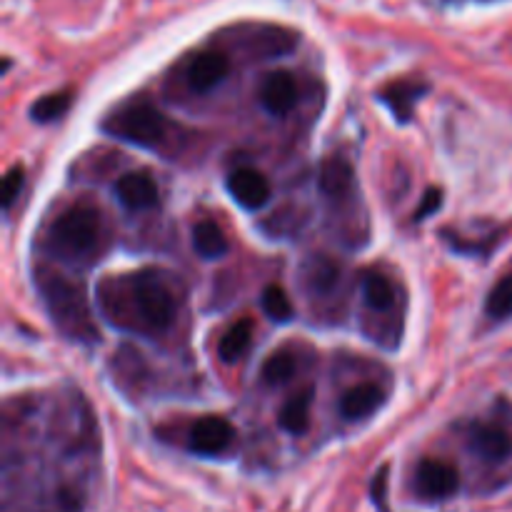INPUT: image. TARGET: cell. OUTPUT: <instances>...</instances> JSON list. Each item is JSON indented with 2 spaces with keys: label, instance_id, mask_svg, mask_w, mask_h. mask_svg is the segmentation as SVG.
<instances>
[{
  "label": "cell",
  "instance_id": "obj_1",
  "mask_svg": "<svg viewBox=\"0 0 512 512\" xmlns=\"http://www.w3.org/2000/svg\"><path fill=\"white\" fill-rule=\"evenodd\" d=\"M38 288L48 315L60 333L73 340L95 338V323L90 318L88 300L78 283L63 278V275H43V280H38Z\"/></svg>",
  "mask_w": 512,
  "mask_h": 512
},
{
  "label": "cell",
  "instance_id": "obj_2",
  "mask_svg": "<svg viewBox=\"0 0 512 512\" xmlns=\"http://www.w3.org/2000/svg\"><path fill=\"white\" fill-rule=\"evenodd\" d=\"M128 290L143 328L153 330V333H163L175 323L178 303H175L173 290L165 283L163 275L155 273V270H143V273L130 278Z\"/></svg>",
  "mask_w": 512,
  "mask_h": 512
},
{
  "label": "cell",
  "instance_id": "obj_3",
  "mask_svg": "<svg viewBox=\"0 0 512 512\" xmlns=\"http://www.w3.org/2000/svg\"><path fill=\"white\" fill-rule=\"evenodd\" d=\"M110 138L140 145V148H158L168 135V118L150 103H130L115 110L103 123Z\"/></svg>",
  "mask_w": 512,
  "mask_h": 512
},
{
  "label": "cell",
  "instance_id": "obj_4",
  "mask_svg": "<svg viewBox=\"0 0 512 512\" xmlns=\"http://www.w3.org/2000/svg\"><path fill=\"white\" fill-rule=\"evenodd\" d=\"M100 238V215L93 205H73L50 228V245L65 258L93 253Z\"/></svg>",
  "mask_w": 512,
  "mask_h": 512
},
{
  "label": "cell",
  "instance_id": "obj_5",
  "mask_svg": "<svg viewBox=\"0 0 512 512\" xmlns=\"http://www.w3.org/2000/svg\"><path fill=\"white\" fill-rule=\"evenodd\" d=\"M235 428L220 415H205V418L195 420L193 428L188 433V448L195 455L203 458H213V455L225 453L233 445Z\"/></svg>",
  "mask_w": 512,
  "mask_h": 512
},
{
  "label": "cell",
  "instance_id": "obj_6",
  "mask_svg": "<svg viewBox=\"0 0 512 512\" xmlns=\"http://www.w3.org/2000/svg\"><path fill=\"white\" fill-rule=\"evenodd\" d=\"M460 475L445 460H423L418 468V490L428 500H448L458 493Z\"/></svg>",
  "mask_w": 512,
  "mask_h": 512
},
{
  "label": "cell",
  "instance_id": "obj_7",
  "mask_svg": "<svg viewBox=\"0 0 512 512\" xmlns=\"http://www.w3.org/2000/svg\"><path fill=\"white\" fill-rule=\"evenodd\" d=\"M298 83L288 70H275V73L265 75L263 85H260V103L275 118H283L290 110L298 105Z\"/></svg>",
  "mask_w": 512,
  "mask_h": 512
},
{
  "label": "cell",
  "instance_id": "obj_8",
  "mask_svg": "<svg viewBox=\"0 0 512 512\" xmlns=\"http://www.w3.org/2000/svg\"><path fill=\"white\" fill-rule=\"evenodd\" d=\"M228 193L240 208L258 210L270 200V183L260 170L238 168L228 175Z\"/></svg>",
  "mask_w": 512,
  "mask_h": 512
},
{
  "label": "cell",
  "instance_id": "obj_9",
  "mask_svg": "<svg viewBox=\"0 0 512 512\" xmlns=\"http://www.w3.org/2000/svg\"><path fill=\"white\" fill-rule=\"evenodd\" d=\"M230 73V60L228 55L220 50H203L195 55L188 65V83L195 93H210L218 88Z\"/></svg>",
  "mask_w": 512,
  "mask_h": 512
},
{
  "label": "cell",
  "instance_id": "obj_10",
  "mask_svg": "<svg viewBox=\"0 0 512 512\" xmlns=\"http://www.w3.org/2000/svg\"><path fill=\"white\" fill-rule=\"evenodd\" d=\"M115 198L125 205L128 210H148L158 205V185L150 178L145 170H133L118 178L115 183Z\"/></svg>",
  "mask_w": 512,
  "mask_h": 512
},
{
  "label": "cell",
  "instance_id": "obj_11",
  "mask_svg": "<svg viewBox=\"0 0 512 512\" xmlns=\"http://www.w3.org/2000/svg\"><path fill=\"white\" fill-rule=\"evenodd\" d=\"M470 448L488 463H503L512 455V438L500 425H475L470 430Z\"/></svg>",
  "mask_w": 512,
  "mask_h": 512
},
{
  "label": "cell",
  "instance_id": "obj_12",
  "mask_svg": "<svg viewBox=\"0 0 512 512\" xmlns=\"http://www.w3.org/2000/svg\"><path fill=\"white\" fill-rule=\"evenodd\" d=\"M383 405V390L373 383H360L350 388L340 400V413L348 420L370 418Z\"/></svg>",
  "mask_w": 512,
  "mask_h": 512
},
{
  "label": "cell",
  "instance_id": "obj_13",
  "mask_svg": "<svg viewBox=\"0 0 512 512\" xmlns=\"http://www.w3.org/2000/svg\"><path fill=\"white\" fill-rule=\"evenodd\" d=\"M318 183L320 190L328 198H343V195H348L355 185V170L350 165V160L340 158V155H333V158L325 160L323 168H320Z\"/></svg>",
  "mask_w": 512,
  "mask_h": 512
},
{
  "label": "cell",
  "instance_id": "obj_14",
  "mask_svg": "<svg viewBox=\"0 0 512 512\" xmlns=\"http://www.w3.org/2000/svg\"><path fill=\"white\" fill-rule=\"evenodd\" d=\"M313 388H305L295 393L280 410V428L290 435H303L310 425V408H313Z\"/></svg>",
  "mask_w": 512,
  "mask_h": 512
},
{
  "label": "cell",
  "instance_id": "obj_15",
  "mask_svg": "<svg viewBox=\"0 0 512 512\" xmlns=\"http://www.w3.org/2000/svg\"><path fill=\"white\" fill-rule=\"evenodd\" d=\"M193 248L200 258L218 260L228 253V238L213 220H200L193 225Z\"/></svg>",
  "mask_w": 512,
  "mask_h": 512
},
{
  "label": "cell",
  "instance_id": "obj_16",
  "mask_svg": "<svg viewBox=\"0 0 512 512\" xmlns=\"http://www.w3.org/2000/svg\"><path fill=\"white\" fill-rule=\"evenodd\" d=\"M253 343V320H238L228 333L220 338L218 355L223 363H235L245 355V350Z\"/></svg>",
  "mask_w": 512,
  "mask_h": 512
},
{
  "label": "cell",
  "instance_id": "obj_17",
  "mask_svg": "<svg viewBox=\"0 0 512 512\" xmlns=\"http://www.w3.org/2000/svg\"><path fill=\"white\" fill-rule=\"evenodd\" d=\"M363 295H365V303H368L373 310H380V313H385V310H390L395 303H398L395 285L380 273H370L368 278L363 280Z\"/></svg>",
  "mask_w": 512,
  "mask_h": 512
},
{
  "label": "cell",
  "instance_id": "obj_18",
  "mask_svg": "<svg viewBox=\"0 0 512 512\" xmlns=\"http://www.w3.org/2000/svg\"><path fill=\"white\" fill-rule=\"evenodd\" d=\"M73 103V93L65 90V93H53V95H45V98L35 100L33 108H30V118L35 123H50V120H58L65 110L70 108Z\"/></svg>",
  "mask_w": 512,
  "mask_h": 512
},
{
  "label": "cell",
  "instance_id": "obj_19",
  "mask_svg": "<svg viewBox=\"0 0 512 512\" xmlns=\"http://www.w3.org/2000/svg\"><path fill=\"white\" fill-rule=\"evenodd\" d=\"M260 303H263V313L268 315L273 323H288L295 313L288 293H285L280 285H268V288L263 290V298H260Z\"/></svg>",
  "mask_w": 512,
  "mask_h": 512
},
{
  "label": "cell",
  "instance_id": "obj_20",
  "mask_svg": "<svg viewBox=\"0 0 512 512\" xmlns=\"http://www.w3.org/2000/svg\"><path fill=\"white\" fill-rule=\"evenodd\" d=\"M305 275H308V285L315 293H330L340 280L338 265L330 258H315L305 270Z\"/></svg>",
  "mask_w": 512,
  "mask_h": 512
},
{
  "label": "cell",
  "instance_id": "obj_21",
  "mask_svg": "<svg viewBox=\"0 0 512 512\" xmlns=\"http://www.w3.org/2000/svg\"><path fill=\"white\" fill-rule=\"evenodd\" d=\"M425 88L420 85H408V83H398L393 88H388L383 93V100L395 110L398 120H408L410 118V105L423 95Z\"/></svg>",
  "mask_w": 512,
  "mask_h": 512
},
{
  "label": "cell",
  "instance_id": "obj_22",
  "mask_svg": "<svg viewBox=\"0 0 512 512\" xmlns=\"http://www.w3.org/2000/svg\"><path fill=\"white\" fill-rule=\"evenodd\" d=\"M263 380L273 388L278 385H285L290 378L295 375V360L290 353H273L268 360L263 363V370H260Z\"/></svg>",
  "mask_w": 512,
  "mask_h": 512
},
{
  "label": "cell",
  "instance_id": "obj_23",
  "mask_svg": "<svg viewBox=\"0 0 512 512\" xmlns=\"http://www.w3.org/2000/svg\"><path fill=\"white\" fill-rule=\"evenodd\" d=\"M485 310H488L490 318L503 320L512 315V275L500 280L488 295V303H485Z\"/></svg>",
  "mask_w": 512,
  "mask_h": 512
},
{
  "label": "cell",
  "instance_id": "obj_24",
  "mask_svg": "<svg viewBox=\"0 0 512 512\" xmlns=\"http://www.w3.org/2000/svg\"><path fill=\"white\" fill-rule=\"evenodd\" d=\"M23 168L20 165H13V168L5 173V180H3V208L10 210V205L15 203V198H18L20 188H23Z\"/></svg>",
  "mask_w": 512,
  "mask_h": 512
},
{
  "label": "cell",
  "instance_id": "obj_25",
  "mask_svg": "<svg viewBox=\"0 0 512 512\" xmlns=\"http://www.w3.org/2000/svg\"><path fill=\"white\" fill-rule=\"evenodd\" d=\"M370 495H373L375 505H378L380 510L388 512V468H383L378 475H375Z\"/></svg>",
  "mask_w": 512,
  "mask_h": 512
},
{
  "label": "cell",
  "instance_id": "obj_26",
  "mask_svg": "<svg viewBox=\"0 0 512 512\" xmlns=\"http://www.w3.org/2000/svg\"><path fill=\"white\" fill-rule=\"evenodd\" d=\"M440 205H443V193H440L438 188H430L428 193H425L423 205L415 210V220H425L428 215H433L435 210H440Z\"/></svg>",
  "mask_w": 512,
  "mask_h": 512
}]
</instances>
